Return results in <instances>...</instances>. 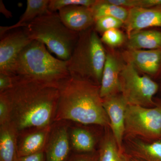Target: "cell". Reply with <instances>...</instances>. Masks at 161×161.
Returning a JSON list of instances; mask_svg holds the SVG:
<instances>
[{"mask_svg": "<svg viewBox=\"0 0 161 161\" xmlns=\"http://www.w3.org/2000/svg\"><path fill=\"white\" fill-rule=\"evenodd\" d=\"M128 46L131 50L161 49V31L153 30L133 33L129 36Z\"/></svg>", "mask_w": 161, "mask_h": 161, "instance_id": "cell-19", "label": "cell"}, {"mask_svg": "<svg viewBox=\"0 0 161 161\" xmlns=\"http://www.w3.org/2000/svg\"><path fill=\"white\" fill-rule=\"evenodd\" d=\"M107 55L96 31L91 28L79 33L71 56L67 60L71 77L101 83Z\"/></svg>", "mask_w": 161, "mask_h": 161, "instance_id": "cell-4", "label": "cell"}, {"mask_svg": "<svg viewBox=\"0 0 161 161\" xmlns=\"http://www.w3.org/2000/svg\"><path fill=\"white\" fill-rule=\"evenodd\" d=\"M102 100L104 109L109 119L112 134L119 149L123 150L125 112L128 104L122 94L116 93Z\"/></svg>", "mask_w": 161, "mask_h": 161, "instance_id": "cell-9", "label": "cell"}, {"mask_svg": "<svg viewBox=\"0 0 161 161\" xmlns=\"http://www.w3.org/2000/svg\"><path fill=\"white\" fill-rule=\"evenodd\" d=\"M119 81L120 91L128 104L146 108H153L157 105L153 98L158 92L159 85L148 76L139 75L131 62L122 69Z\"/></svg>", "mask_w": 161, "mask_h": 161, "instance_id": "cell-6", "label": "cell"}, {"mask_svg": "<svg viewBox=\"0 0 161 161\" xmlns=\"http://www.w3.org/2000/svg\"><path fill=\"white\" fill-rule=\"evenodd\" d=\"M129 158L130 155L119 149L112 131L108 130L101 142L98 161H129Z\"/></svg>", "mask_w": 161, "mask_h": 161, "instance_id": "cell-20", "label": "cell"}, {"mask_svg": "<svg viewBox=\"0 0 161 161\" xmlns=\"http://www.w3.org/2000/svg\"><path fill=\"white\" fill-rule=\"evenodd\" d=\"M58 14L67 27L79 33L91 28L95 23L91 7L72 5L60 9Z\"/></svg>", "mask_w": 161, "mask_h": 161, "instance_id": "cell-13", "label": "cell"}, {"mask_svg": "<svg viewBox=\"0 0 161 161\" xmlns=\"http://www.w3.org/2000/svg\"><path fill=\"white\" fill-rule=\"evenodd\" d=\"M50 0H27L26 9L19 21L9 26L0 27V37L11 30L26 27L35 19L49 13Z\"/></svg>", "mask_w": 161, "mask_h": 161, "instance_id": "cell-18", "label": "cell"}, {"mask_svg": "<svg viewBox=\"0 0 161 161\" xmlns=\"http://www.w3.org/2000/svg\"><path fill=\"white\" fill-rule=\"evenodd\" d=\"M13 84L12 76L0 74V93L9 91L13 86Z\"/></svg>", "mask_w": 161, "mask_h": 161, "instance_id": "cell-28", "label": "cell"}, {"mask_svg": "<svg viewBox=\"0 0 161 161\" xmlns=\"http://www.w3.org/2000/svg\"><path fill=\"white\" fill-rule=\"evenodd\" d=\"M124 23L121 20L112 17H103L95 20V29L96 31L103 33L110 30L118 29Z\"/></svg>", "mask_w": 161, "mask_h": 161, "instance_id": "cell-25", "label": "cell"}, {"mask_svg": "<svg viewBox=\"0 0 161 161\" xmlns=\"http://www.w3.org/2000/svg\"><path fill=\"white\" fill-rule=\"evenodd\" d=\"M30 39L43 43L60 60H69L79 37V33L67 27L58 13L39 17L24 27Z\"/></svg>", "mask_w": 161, "mask_h": 161, "instance_id": "cell-5", "label": "cell"}, {"mask_svg": "<svg viewBox=\"0 0 161 161\" xmlns=\"http://www.w3.org/2000/svg\"><path fill=\"white\" fill-rule=\"evenodd\" d=\"M129 161H140L137 159L131 156L130 155V158H129Z\"/></svg>", "mask_w": 161, "mask_h": 161, "instance_id": "cell-32", "label": "cell"}, {"mask_svg": "<svg viewBox=\"0 0 161 161\" xmlns=\"http://www.w3.org/2000/svg\"><path fill=\"white\" fill-rule=\"evenodd\" d=\"M10 105L6 92L0 93V125L10 121Z\"/></svg>", "mask_w": 161, "mask_h": 161, "instance_id": "cell-27", "label": "cell"}, {"mask_svg": "<svg viewBox=\"0 0 161 161\" xmlns=\"http://www.w3.org/2000/svg\"><path fill=\"white\" fill-rule=\"evenodd\" d=\"M70 140L74 150L81 153H92L95 150V140L89 131L80 128H74L70 132Z\"/></svg>", "mask_w": 161, "mask_h": 161, "instance_id": "cell-21", "label": "cell"}, {"mask_svg": "<svg viewBox=\"0 0 161 161\" xmlns=\"http://www.w3.org/2000/svg\"><path fill=\"white\" fill-rule=\"evenodd\" d=\"M13 86L6 91L10 121L19 132L51 125L54 120L60 86L13 76Z\"/></svg>", "mask_w": 161, "mask_h": 161, "instance_id": "cell-1", "label": "cell"}, {"mask_svg": "<svg viewBox=\"0 0 161 161\" xmlns=\"http://www.w3.org/2000/svg\"><path fill=\"white\" fill-rule=\"evenodd\" d=\"M128 142L129 155L140 161H161V140L148 142L129 137Z\"/></svg>", "mask_w": 161, "mask_h": 161, "instance_id": "cell-17", "label": "cell"}, {"mask_svg": "<svg viewBox=\"0 0 161 161\" xmlns=\"http://www.w3.org/2000/svg\"><path fill=\"white\" fill-rule=\"evenodd\" d=\"M0 37V74L12 76L18 56L32 40L24 27L11 30Z\"/></svg>", "mask_w": 161, "mask_h": 161, "instance_id": "cell-8", "label": "cell"}, {"mask_svg": "<svg viewBox=\"0 0 161 161\" xmlns=\"http://www.w3.org/2000/svg\"><path fill=\"white\" fill-rule=\"evenodd\" d=\"M99 88L89 80L70 77L60 85L54 121L71 120L83 125L109 126Z\"/></svg>", "mask_w": 161, "mask_h": 161, "instance_id": "cell-2", "label": "cell"}, {"mask_svg": "<svg viewBox=\"0 0 161 161\" xmlns=\"http://www.w3.org/2000/svg\"><path fill=\"white\" fill-rule=\"evenodd\" d=\"M108 3L121 7L149 8L161 6V0H108Z\"/></svg>", "mask_w": 161, "mask_h": 161, "instance_id": "cell-23", "label": "cell"}, {"mask_svg": "<svg viewBox=\"0 0 161 161\" xmlns=\"http://www.w3.org/2000/svg\"><path fill=\"white\" fill-rule=\"evenodd\" d=\"M98 153H85L72 156L68 161H98Z\"/></svg>", "mask_w": 161, "mask_h": 161, "instance_id": "cell-29", "label": "cell"}, {"mask_svg": "<svg viewBox=\"0 0 161 161\" xmlns=\"http://www.w3.org/2000/svg\"><path fill=\"white\" fill-rule=\"evenodd\" d=\"M131 62L142 71L157 76L161 74V49L131 50Z\"/></svg>", "mask_w": 161, "mask_h": 161, "instance_id": "cell-15", "label": "cell"}, {"mask_svg": "<svg viewBox=\"0 0 161 161\" xmlns=\"http://www.w3.org/2000/svg\"><path fill=\"white\" fill-rule=\"evenodd\" d=\"M12 76L60 85L71 77L67 61L52 56L43 43L32 40L20 53Z\"/></svg>", "mask_w": 161, "mask_h": 161, "instance_id": "cell-3", "label": "cell"}, {"mask_svg": "<svg viewBox=\"0 0 161 161\" xmlns=\"http://www.w3.org/2000/svg\"><path fill=\"white\" fill-rule=\"evenodd\" d=\"M120 73L117 60L112 55L108 54L99 88L102 99L120 91Z\"/></svg>", "mask_w": 161, "mask_h": 161, "instance_id": "cell-14", "label": "cell"}, {"mask_svg": "<svg viewBox=\"0 0 161 161\" xmlns=\"http://www.w3.org/2000/svg\"><path fill=\"white\" fill-rule=\"evenodd\" d=\"M96 2L95 0H50L48 8L51 12H57L64 7L72 5L92 7Z\"/></svg>", "mask_w": 161, "mask_h": 161, "instance_id": "cell-24", "label": "cell"}, {"mask_svg": "<svg viewBox=\"0 0 161 161\" xmlns=\"http://www.w3.org/2000/svg\"><path fill=\"white\" fill-rule=\"evenodd\" d=\"M16 161H45L44 151L31 155L18 157Z\"/></svg>", "mask_w": 161, "mask_h": 161, "instance_id": "cell-30", "label": "cell"}, {"mask_svg": "<svg viewBox=\"0 0 161 161\" xmlns=\"http://www.w3.org/2000/svg\"><path fill=\"white\" fill-rule=\"evenodd\" d=\"M125 134L148 142L161 140V104L153 108L128 104Z\"/></svg>", "mask_w": 161, "mask_h": 161, "instance_id": "cell-7", "label": "cell"}, {"mask_svg": "<svg viewBox=\"0 0 161 161\" xmlns=\"http://www.w3.org/2000/svg\"><path fill=\"white\" fill-rule=\"evenodd\" d=\"M91 9L95 21L103 17L110 16L125 22L129 15V11L125 8L108 3L107 1H97Z\"/></svg>", "mask_w": 161, "mask_h": 161, "instance_id": "cell-22", "label": "cell"}, {"mask_svg": "<svg viewBox=\"0 0 161 161\" xmlns=\"http://www.w3.org/2000/svg\"><path fill=\"white\" fill-rule=\"evenodd\" d=\"M125 23L129 36L144 28L153 26L161 28V6L153 8H131Z\"/></svg>", "mask_w": 161, "mask_h": 161, "instance_id": "cell-12", "label": "cell"}, {"mask_svg": "<svg viewBox=\"0 0 161 161\" xmlns=\"http://www.w3.org/2000/svg\"><path fill=\"white\" fill-rule=\"evenodd\" d=\"M67 126L60 125L51 130L44 149L45 161H66L70 152Z\"/></svg>", "mask_w": 161, "mask_h": 161, "instance_id": "cell-10", "label": "cell"}, {"mask_svg": "<svg viewBox=\"0 0 161 161\" xmlns=\"http://www.w3.org/2000/svg\"><path fill=\"white\" fill-rule=\"evenodd\" d=\"M109 46L115 47L120 45L124 42V37L121 32L117 29L110 30L104 32L101 39Z\"/></svg>", "mask_w": 161, "mask_h": 161, "instance_id": "cell-26", "label": "cell"}, {"mask_svg": "<svg viewBox=\"0 0 161 161\" xmlns=\"http://www.w3.org/2000/svg\"><path fill=\"white\" fill-rule=\"evenodd\" d=\"M19 132L9 121L0 125V161H16Z\"/></svg>", "mask_w": 161, "mask_h": 161, "instance_id": "cell-16", "label": "cell"}, {"mask_svg": "<svg viewBox=\"0 0 161 161\" xmlns=\"http://www.w3.org/2000/svg\"><path fill=\"white\" fill-rule=\"evenodd\" d=\"M0 12L1 13L4 15L6 18L9 19V18L12 17V13L6 9L3 1L2 0L0 1Z\"/></svg>", "mask_w": 161, "mask_h": 161, "instance_id": "cell-31", "label": "cell"}, {"mask_svg": "<svg viewBox=\"0 0 161 161\" xmlns=\"http://www.w3.org/2000/svg\"><path fill=\"white\" fill-rule=\"evenodd\" d=\"M52 126L33 128L21 132L18 139V157L35 154L44 151Z\"/></svg>", "mask_w": 161, "mask_h": 161, "instance_id": "cell-11", "label": "cell"}]
</instances>
